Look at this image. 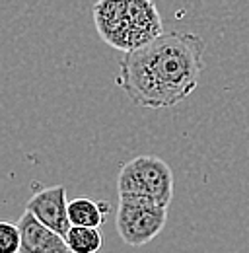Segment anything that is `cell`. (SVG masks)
I'll list each match as a JSON object with an SVG mask.
<instances>
[{"label":"cell","instance_id":"obj_9","mask_svg":"<svg viewBox=\"0 0 249 253\" xmlns=\"http://www.w3.org/2000/svg\"><path fill=\"white\" fill-rule=\"evenodd\" d=\"M22 236L16 222L0 220V253H20Z\"/></svg>","mask_w":249,"mask_h":253},{"label":"cell","instance_id":"obj_8","mask_svg":"<svg viewBox=\"0 0 249 253\" xmlns=\"http://www.w3.org/2000/svg\"><path fill=\"white\" fill-rule=\"evenodd\" d=\"M64 242L72 253H97L103 248V236L99 228L70 226L64 236Z\"/></svg>","mask_w":249,"mask_h":253},{"label":"cell","instance_id":"obj_3","mask_svg":"<svg viewBox=\"0 0 249 253\" xmlns=\"http://www.w3.org/2000/svg\"><path fill=\"white\" fill-rule=\"evenodd\" d=\"M119 197H146L162 207H169L173 199V171L166 160L158 156H136L124 162L117 175Z\"/></svg>","mask_w":249,"mask_h":253},{"label":"cell","instance_id":"obj_1","mask_svg":"<svg viewBox=\"0 0 249 253\" xmlns=\"http://www.w3.org/2000/svg\"><path fill=\"white\" fill-rule=\"evenodd\" d=\"M205 41L197 33H162L140 49L124 53L117 84L144 109H166L193 94L203 72Z\"/></svg>","mask_w":249,"mask_h":253},{"label":"cell","instance_id":"obj_6","mask_svg":"<svg viewBox=\"0 0 249 253\" xmlns=\"http://www.w3.org/2000/svg\"><path fill=\"white\" fill-rule=\"evenodd\" d=\"M18 228L22 236L20 253H72L61 234L41 224L28 211L20 216Z\"/></svg>","mask_w":249,"mask_h":253},{"label":"cell","instance_id":"obj_2","mask_svg":"<svg viewBox=\"0 0 249 253\" xmlns=\"http://www.w3.org/2000/svg\"><path fill=\"white\" fill-rule=\"evenodd\" d=\"M92 16L99 37L123 53L140 49L164 33L154 0H97Z\"/></svg>","mask_w":249,"mask_h":253},{"label":"cell","instance_id":"obj_7","mask_svg":"<svg viewBox=\"0 0 249 253\" xmlns=\"http://www.w3.org/2000/svg\"><path fill=\"white\" fill-rule=\"evenodd\" d=\"M109 212V203H97L92 199L80 197L68 203V218L72 226L99 228Z\"/></svg>","mask_w":249,"mask_h":253},{"label":"cell","instance_id":"obj_5","mask_svg":"<svg viewBox=\"0 0 249 253\" xmlns=\"http://www.w3.org/2000/svg\"><path fill=\"white\" fill-rule=\"evenodd\" d=\"M26 211L31 212L41 224L55 230L62 238L70 230V218H68V201H66V189L64 185H55L47 189L37 191L26 205Z\"/></svg>","mask_w":249,"mask_h":253},{"label":"cell","instance_id":"obj_4","mask_svg":"<svg viewBox=\"0 0 249 253\" xmlns=\"http://www.w3.org/2000/svg\"><path fill=\"white\" fill-rule=\"evenodd\" d=\"M167 207H162L146 197H119L117 232L126 246L140 248L154 240L166 228Z\"/></svg>","mask_w":249,"mask_h":253}]
</instances>
